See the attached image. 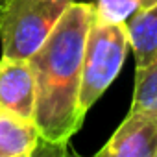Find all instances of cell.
Masks as SVG:
<instances>
[{
    "label": "cell",
    "mask_w": 157,
    "mask_h": 157,
    "mask_svg": "<svg viewBox=\"0 0 157 157\" xmlns=\"http://www.w3.org/2000/svg\"><path fill=\"white\" fill-rule=\"evenodd\" d=\"M93 19L94 2H74L30 57L35 76L33 120L41 133V144L57 153L65 151L85 118L78 107V98L85 39Z\"/></svg>",
    "instance_id": "cell-1"
},
{
    "label": "cell",
    "mask_w": 157,
    "mask_h": 157,
    "mask_svg": "<svg viewBox=\"0 0 157 157\" xmlns=\"http://www.w3.org/2000/svg\"><path fill=\"white\" fill-rule=\"evenodd\" d=\"M128 48L129 39L126 22L111 24L102 22L96 17L93 19L85 39L82 85L78 98V107L83 117L115 82L126 61Z\"/></svg>",
    "instance_id": "cell-2"
},
{
    "label": "cell",
    "mask_w": 157,
    "mask_h": 157,
    "mask_svg": "<svg viewBox=\"0 0 157 157\" xmlns=\"http://www.w3.org/2000/svg\"><path fill=\"white\" fill-rule=\"evenodd\" d=\"M76 0H8L0 15L2 57L30 59Z\"/></svg>",
    "instance_id": "cell-3"
},
{
    "label": "cell",
    "mask_w": 157,
    "mask_h": 157,
    "mask_svg": "<svg viewBox=\"0 0 157 157\" xmlns=\"http://www.w3.org/2000/svg\"><path fill=\"white\" fill-rule=\"evenodd\" d=\"M100 157H157V113L129 111L113 137L98 150Z\"/></svg>",
    "instance_id": "cell-4"
},
{
    "label": "cell",
    "mask_w": 157,
    "mask_h": 157,
    "mask_svg": "<svg viewBox=\"0 0 157 157\" xmlns=\"http://www.w3.org/2000/svg\"><path fill=\"white\" fill-rule=\"evenodd\" d=\"M0 107L33 118L35 76L30 59H0Z\"/></svg>",
    "instance_id": "cell-5"
},
{
    "label": "cell",
    "mask_w": 157,
    "mask_h": 157,
    "mask_svg": "<svg viewBox=\"0 0 157 157\" xmlns=\"http://www.w3.org/2000/svg\"><path fill=\"white\" fill-rule=\"evenodd\" d=\"M41 146V133L33 118L0 107V157H30Z\"/></svg>",
    "instance_id": "cell-6"
},
{
    "label": "cell",
    "mask_w": 157,
    "mask_h": 157,
    "mask_svg": "<svg viewBox=\"0 0 157 157\" xmlns=\"http://www.w3.org/2000/svg\"><path fill=\"white\" fill-rule=\"evenodd\" d=\"M129 48L135 54L137 68L148 65L157 54V2L126 21Z\"/></svg>",
    "instance_id": "cell-7"
},
{
    "label": "cell",
    "mask_w": 157,
    "mask_h": 157,
    "mask_svg": "<svg viewBox=\"0 0 157 157\" xmlns=\"http://www.w3.org/2000/svg\"><path fill=\"white\" fill-rule=\"evenodd\" d=\"M129 111L157 113V54L148 65L135 68V89Z\"/></svg>",
    "instance_id": "cell-8"
},
{
    "label": "cell",
    "mask_w": 157,
    "mask_h": 157,
    "mask_svg": "<svg viewBox=\"0 0 157 157\" xmlns=\"http://www.w3.org/2000/svg\"><path fill=\"white\" fill-rule=\"evenodd\" d=\"M157 0H94V17L102 22H126Z\"/></svg>",
    "instance_id": "cell-9"
},
{
    "label": "cell",
    "mask_w": 157,
    "mask_h": 157,
    "mask_svg": "<svg viewBox=\"0 0 157 157\" xmlns=\"http://www.w3.org/2000/svg\"><path fill=\"white\" fill-rule=\"evenodd\" d=\"M6 2H8V0H0V15H2V10H4V6H6Z\"/></svg>",
    "instance_id": "cell-10"
},
{
    "label": "cell",
    "mask_w": 157,
    "mask_h": 157,
    "mask_svg": "<svg viewBox=\"0 0 157 157\" xmlns=\"http://www.w3.org/2000/svg\"><path fill=\"white\" fill-rule=\"evenodd\" d=\"M76 2H94V0H76Z\"/></svg>",
    "instance_id": "cell-11"
}]
</instances>
